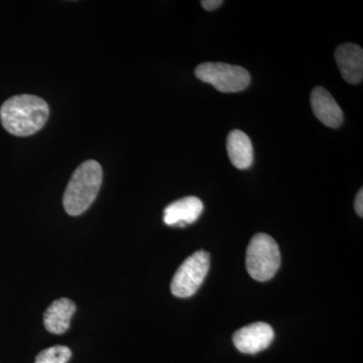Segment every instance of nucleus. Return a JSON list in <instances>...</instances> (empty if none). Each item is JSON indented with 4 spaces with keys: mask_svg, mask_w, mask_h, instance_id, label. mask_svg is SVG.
Wrapping results in <instances>:
<instances>
[{
    "mask_svg": "<svg viewBox=\"0 0 363 363\" xmlns=\"http://www.w3.org/2000/svg\"><path fill=\"white\" fill-rule=\"evenodd\" d=\"M50 116L49 105L42 98L23 94L6 100L0 108V121L7 133L30 136L42 130Z\"/></svg>",
    "mask_w": 363,
    "mask_h": 363,
    "instance_id": "obj_1",
    "label": "nucleus"
},
{
    "mask_svg": "<svg viewBox=\"0 0 363 363\" xmlns=\"http://www.w3.org/2000/svg\"><path fill=\"white\" fill-rule=\"evenodd\" d=\"M99 162L89 160L76 169L64 193L63 205L71 216L84 213L96 199L102 184Z\"/></svg>",
    "mask_w": 363,
    "mask_h": 363,
    "instance_id": "obj_2",
    "label": "nucleus"
},
{
    "mask_svg": "<svg viewBox=\"0 0 363 363\" xmlns=\"http://www.w3.org/2000/svg\"><path fill=\"white\" fill-rule=\"evenodd\" d=\"M281 266L278 243L266 233H257L250 240L247 250V269L255 281H267L274 278Z\"/></svg>",
    "mask_w": 363,
    "mask_h": 363,
    "instance_id": "obj_3",
    "label": "nucleus"
},
{
    "mask_svg": "<svg viewBox=\"0 0 363 363\" xmlns=\"http://www.w3.org/2000/svg\"><path fill=\"white\" fill-rule=\"evenodd\" d=\"M196 77L223 93L240 92L250 84L247 69L219 62H207L195 69Z\"/></svg>",
    "mask_w": 363,
    "mask_h": 363,
    "instance_id": "obj_4",
    "label": "nucleus"
},
{
    "mask_svg": "<svg viewBox=\"0 0 363 363\" xmlns=\"http://www.w3.org/2000/svg\"><path fill=\"white\" fill-rule=\"evenodd\" d=\"M209 266V253L204 250L193 253L181 264L172 279V294L178 298L194 295L206 278Z\"/></svg>",
    "mask_w": 363,
    "mask_h": 363,
    "instance_id": "obj_5",
    "label": "nucleus"
},
{
    "mask_svg": "<svg viewBox=\"0 0 363 363\" xmlns=\"http://www.w3.org/2000/svg\"><path fill=\"white\" fill-rule=\"evenodd\" d=\"M274 332L271 325L264 322H257L243 327L234 333L233 343L240 352L245 354H257L267 350L272 340Z\"/></svg>",
    "mask_w": 363,
    "mask_h": 363,
    "instance_id": "obj_6",
    "label": "nucleus"
},
{
    "mask_svg": "<svg viewBox=\"0 0 363 363\" xmlns=\"http://www.w3.org/2000/svg\"><path fill=\"white\" fill-rule=\"evenodd\" d=\"M334 57L344 80L350 84H359L363 79L362 48L350 43L340 45Z\"/></svg>",
    "mask_w": 363,
    "mask_h": 363,
    "instance_id": "obj_7",
    "label": "nucleus"
},
{
    "mask_svg": "<svg viewBox=\"0 0 363 363\" xmlns=\"http://www.w3.org/2000/svg\"><path fill=\"white\" fill-rule=\"evenodd\" d=\"M204 205L194 196L182 198L164 210V222L169 226L184 227L194 223L202 214Z\"/></svg>",
    "mask_w": 363,
    "mask_h": 363,
    "instance_id": "obj_8",
    "label": "nucleus"
},
{
    "mask_svg": "<svg viewBox=\"0 0 363 363\" xmlns=\"http://www.w3.org/2000/svg\"><path fill=\"white\" fill-rule=\"evenodd\" d=\"M311 106L317 119L324 125L337 128L343 123V111L333 96L323 87L314 88L311 93Z\"/></svg>",
    "mask_w": 363,
    "mask_h": 363,
    "instance_id": "obj_9",
    "label": "nucleus"
},
{
    "mask_svg": "<svg viewBox=\"0 0 363 363\" xmlns=\"http://www.w3.org/2000/svg\"><path fill=\"white\" fill-rule=\"evenodd\" d=\"M76 311L73 301L67 298L54 301L45 310L44 325L45 329L52 334H64L70 327L72 316Z\"/></svg>",
    "mask_w": 363,
    "mask_h": 363,
    "instance_id": "obj_10",
    "label": "nucleus"
},
{
    "mask_svg": "<svg viewBox=\"0 0 363 363\" xmlns=\"http://www.w3.org/2000/svg\"><path fill=\"white\" fill-rule=\"evenodd\" d=\"M227 152L229 160L235 168H250L253 162V147L247 133L235 130L229 133L227 138Z\"/></svg>",
    "mask_w": 363,
    "mask_h": 363,
    "instance_id": "obj_11",
    "label": "nucleus"
},
{
    "mask_svg": "<svg viewBox=\"0 0 363 363\" xmlns=\"http://www.w3.org/2000/svg\"><path fill=\"white\" fill-rule=\"evenodd\" d=\"M72 357L70 348L63 345L52 346L40 351L35 363H68Z\"/></svg>",
    "mask_w": 363,
    "mask_h": 363,
    "instance_id": "obj_12",
    "label": "nucleus"
},
{
    "mask_svg": "<svg viewBox=\"0 0 363 363\" xmlns=\"http://www.w3.org/2000/svg\"><path fill=\"white\" fill-rule=\"evenodd\" d=\"M201 4L203 9H206V11H213L220 7L223 4V1L222 0H202Z\"/></svg>",
    "mask_w": 363,
    "mask_h": 363,
    "instance_id": "obj_13",
    "label": "nucleus"
},
{
    "mask_svg": "<svg viewBox=\"0 0 363 363\" xmlns=\"http://www.w3.org/2000/svg\"><path fill=\"white\" fill-rule=\"evenodd\" d=\"M355 211L358 216L363 217V191L360 189L359 192L357 193V198L354 202Z\"/></svg>",
    "mask_w": 363,
    "mask_h": 363,
    "instance_id": "obj_14",
    "label": "nucleus"
}]
</instances>
